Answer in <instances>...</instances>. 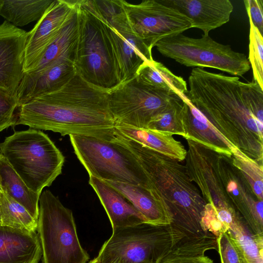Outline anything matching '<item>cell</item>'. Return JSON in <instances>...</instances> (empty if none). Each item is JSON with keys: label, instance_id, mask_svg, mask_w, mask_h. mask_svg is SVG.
Wrapping results in <instances>:
<instances>
[{"label": "cell", "instance_id": "obj_1", "mask_svg": "<svg viewBox=\"0 0 263 263\" xmlns=\"http://www.w3.org/2000/svg\"><path fill=\"white\" fill-rule=\"evenodd\" d=\"M189 101L239 151L262 165L263 88L253 80L194 68L189 77Z\"/></svg>", "mask_w": 263, "mask_h": 263}, {"label": "cell", "instance_id": "obj_2", "mask_svg": "<svg viewBox=\"0 0 263 263\" xmlns=\"http://www.w3.org/2000/svg\"><path fill=\"white\" fill-rule=\"evenodd\" d=\"M107 96V91L88 83L77 73L60 89L21 105L15 125L111 141L115 123Z\"/></svg>", "mask_w": 263, "mask_h": 263}, {"label": "cell", "instance_id": "obj_3", "mask_svg": "<svg viewBox=\"0 0 263 263\" xmlns=\"http://www.w3.org/2000/svg\"><path fill=\"white\" fill-rule=\"evenodd\" d=\"M185 168L206 203L238 214L255 234L263 236V202L232 155L186 140Z\"/></svg>", "mask_w": 263, "mask_h": 263}, {"label": "cell", "instance_id": "obj_4", "mask_svg": "<svg viewBox=\"0 0 263 263\" xmlns=\"http://www.w3.org/2000/svg\"><path fill=\"white\" fill-rule=\"evenodd\" d=\"M113 140L126 147L136 157L151 190L171 213L172 224L189 235L208 233L203 231L201 225L206 203L191 180L185 166L116 130Z\"/></svg>", "mask_w": 263, "mask_h": 263}, {"label": "cell", "instance_id": "obj_5", "mask_svg": "<svg viewBox=\"0 0 263 263\" xmlns=\"http://www.w3.org/2000/svg\"><path fill=\"white\" fill-rule=\"evenodd\" d=\"M0 155L33 192L41 195L62 173L64 156L47 135L29 128L16 131L0 144Z\"/></svg>", "mask_w": 263, "mask_h": 263}, {"label": "cell", "instance_id": "obj_6", "mask_svg": "<svg viewBox=\"0 0 263 263\" xmlns=\"http://www.w3.org/2000/svg\"><path fill=\"white\" fill-rule=\"evenodd\" d=\"M79 34L74 63L88 83L109 91L120 84L107 28L82 0H79Z\"/></svg>", "mask_w": 263, "mask_h": 263}, {"label": "cell", "instance_id": "obj_7", "mask_svg": "<svg viewBox=\"0 0 263 263\" xmlns=\"http://www.w3.org/2000/svg\"><path fill=\"white\" fill-rule=\"evenodd\" d=\"M188 235L172 224L142 223L116 228L103 245L97 258L100 263L117 259L121 263H157Z\"/></svg>", "mask_w": 263, "mask_h": 263}, {"label": "cell", "instance_id": "obj_8", "mask_svg": "<svg viewBox=\"0 0 263 263\" xmlns=\"http://www.w3.org/2000/svg\"><path fill=\"white\" fill-rule=\"evenodd\" d=\"M37 234L42 263H86L90 257L82 248L72 212L49 190L40 195Z\"/></svg>", "mask_w": 263, "mask_h": 263}, {"label": "cell", "instance_id": "obj_9", "mask_svg": "<svg viewBox=\"0 0 263 263\" xmlns=\"http://www.w3.org/2000/svg\"><path fill=\"white\" fill-rule=\"evenodd\" d=\"M69 137L75 154L89 176L151 189L140 164L123 145L89 136Z\"/></svg>", "mask_w": 263, "mask_h": 263}, {"label": "cell", "instance_id": "obj_10", "mask_svg": "<svg viewBox=\"0 0 263 263\" xmlns=\"http://www.w3.org/2000/svg\"><path fill=\"white\" fill-rule=\"evenodd\" d=\"M155 46L163 55L186 67L213 68L238 77L251 68L245 54L217 42L209 35L195 39L181 33L160 40Z\"/></svg>", "mask_w": 263, "mask_h": 263}, {"label": "cell", "instance_id": "obj_11", "mask_svg": "<svg viewBox=\"0 0 263 263\" xmlns=\"http://www.w3.org/2000/svg\"><path fill=\"white\" fill-rule=\"evenodd\" d=\"M109 112L116 124L146 128L149 122L165 111L177 95L156 88L137 76L108 91Z\"/></svg>", "mask_w": 263, "mask_h": 263}, {"label": "cell", "instance_id": "obj_12", "mask_svg": "<svg viewBox=\"0 0 263 263\" xmlns=\"http://www.w3.org/2000/svg\"><path fill=\"white\" fill-rule=\"evenodd\" d=\"M123 3L132 31L152 49L159 41L192 28L189 18L161 0Z\"/></svg>", "mask_w": 263, "mask_h": 263}, {"label": "cell", "instance_id": "obj_13", "mask_svg": "<svg viewBox=\"0 0 263 263\" xmlns=\"http://www.w3.org/2000/svg\"><path fill=\"white\" fill-rule=\"evenodd\" d=\"M79 0H53L28 32L24 60V73L30 71L47 47L76 11Z\"/></svg>", "mask_w": 263, "mask_h": 263}, {"label": "cell", "instance_id": "obj_14", "mask_svg": "<svg viewBox=\"0 0 263 263\" xmlns=\"http://www.w3.org/2000/svg\"><path fill=\"white\" fill-rule=\"evenodd\" d=\"M28 32L4 21L0 25V89L12 96L24 76Z\"/></svg>", "mask_w": 263, "mask_h": 263}, {"label": "cell", "instance_id": "obj_15", "mask_svg": "<svg viewBox=\"0 0 263 263\" xmlns=\"http://www.w3.org/2000/svg\"><path fill=\"white\" fill-rule=\"evenodd\" d=\"M106 25L121 84L136 77L144 63L154 60L152 49L130 27L117 30Z\"/></svg>", "mask_w": 263, "mask_h": 263}, {"label": "cell", "instance_id": "obj_16", "mask_svg": "<svg viewBox=\"0 0 263 263\" xmlns=\"http://www.w3.org/2000/svg\"><path fill=\"white\" fill-rule=\"evenodd\" d=\"M76 74L73 61L67 58L56 60L40 71L24 73L15 95L18 107L60 89Z\"/></svg>", "mask_w": 263, "mask_h": 263}, {"label": "cell", "instance_id": "obj_17", "mask_svg": "<svg viewBox=\"0 0 263 263\" xmlns=\"http://www.w3.org/2000/svg\"><path fill=\"white\" fill-rule=\"evenodd\" d=\"M189 18L205 35L228 23L233 10L229 0H161Z\"/></svg>", "mask_w": 263, "mask_h": 263}, {"label": "cell", "instance_id": "obj_18", "mask_svg": "<svg viewBox=\"0 0 263 263\" xmlns=\"http://www.w3.org/2000/svg\"><path fill=\"white\" fill-rule=\"evenodd\" d=\"M42 256L37 233L0 224V263H39Z\"/></svg>", "mask_w": 263, "mask_h": 263}, {"label": "cell", "instance_id": "obj_19", "mask_svg": "<svg viewBox=\"0 0 263 263\" xmlns=\"http://www.w3.org/2000/svg\"><path fill=\"white\" fill-rule=\"evenodd\" d=\"M89 183L104 207L112 230L146 223L131 202L117 190L91 176H89Z\"/></svg>", "mask_w": 263, "mask_h": 263}, {"label": "cell", "instance_id": "obj_20", "mask_svg": "<svg viewBox=\"0 0 263 263\" xmlns=\"http://www.w3.org/2000/svg\"><path fill=\"white\" fill-rule=\"evenodd\" d=\"M181 99L184 105L183 122L186 140H191L216 152L229 155H232L238 149L219 133L185 95Z\"/></svg>", "mask_w": 263, "mask_h": 263}, {"label": "cell", "instance_id": "obj_21", "mask_svg": "<svg viewBox=\"0 0 263 263\" xmlns=\"http://www.w3.org/2000/svg\"><path fill=\"white\" fill-rule=\"evenodd\" d=\"M103 181L125 196L143 216L146 223L156 226H167L172 223L171 213L151 189L141 185Z\"/></svg>", "mask_w": 263, "mask_h": 263}, {"label": "cell", "instance_id": "obj_22", "mask_svg": "<svg viewBox=\"0 0 263 263\" xmlns=\"http://www.w3.org/2000/svg\"><path fill=\"white\" fill-rule=\"evenodd\" d=\"M115 129L123 136L178 161L185 160L186 150L173 135L147 128L116 124Z\"/></svg>", "mask_w": 263, "mask_h": 263}, {"label": "cell", "instance_id": "obj_23", "mask_svg": "<svg viewBox=\"0 0 263 263\" xmlns=\"http://www.w3.org/2000/svg\"><path fill=\"white\" fill-rule=\"evenodd\" d=\"M79 28L78 3L77 9L73 15L62 28L53 42L47 47L37 63L28 72L40 71L62 58H67L74 62Z\"/></svg>", "mask_w": 263, "mask_h": 263}, {"label": "cell", "instance_id": "obj_24", "mask_svg": "<svg viewBox=\"0 0 263 263\" xmlns=\"http://www.w3.org/2000/svg\"><path fill=\"white\" fill-rule=\"evenodd\" d=\"M0 185L10 197L24 206L37 220L40 195L31 191L6 160L0 155Z\"/></svg>", "mask_w": 263, "mask_h": 263}, {"label": "cell", "instance_id": "obj_25", "mask_svg": "<svg viewBox=\"0 0 263 263\" xmlns=\"http://www.w3.org/2000/svg\"><path fill=\"white\" fill-rule=\"evenodd\" d=\"M137 77L148 85L174 93L180 98L187 92L186 82L182 77L175 75L162 63L154 60L144 63Z\"/></svg>", "mask_w": 263, "mask_h": 263}, {"label": "cell", "instance_id": "obj_26", "mask_svg": "<svg viewBox=\"0 0 263 263\" xmlns=\"http://www.w3.org/2000/svg\"><path fill=\"white\" fill-rule=\"evenodd\" d=\"M53 0H0V15L14 26L23 27L42 16Z\"/></svg>", "mask_w": 263, "mask_h": 263}, {"label": "cell", "instance_id": "obj_27", "mask_svg": "<svg viewBox=\"0 0 263 263\" xmlns=\"http://www.w3.org/2000/svg\"><path fill=\"white\" fill-rule=\"evenodd\" d=\"M227 232L247 263H263V236L253 233L240 216L236 218Z\"/></svg>", "mask_w": 263, "mask_h": 263}, {"label": "cell", "instance_id": "obj_28", "mask_svg": "<svg viewBox=\"0 0 263 263\" xmlns=\"http://www.w3.org/2000/svg\"><path fill=\"white\" fill-rule=\"evenodd\" d=\"M0 224L36 232L37 220L32 216L24 206L10 197L1 188Z\"/></svg>", "mask_w": 263, "mask_h": 263}, {"label": "cell", "instance_id": "obj_29", "mask_svg": "<svg viewBox=\"0 0 263 263\" xmlns=\"http://www.w3.org/2000/svg\"><path fill=\"white\" fill-rule=\"evenodd\" d=\"M184 105L181 98L175 100L163 112L153 119L147 129L164 133L186 136L184 125Z\"/></svg>", "mask_w": 263, "mask_h": 263}, {"label": "cell", "instance_id": "obj_30", "mask_svg": "<svg viewBox=\"0 0 263 263\" xmlns=\"http://www.w3.org/2000/svg\"><path fill=\"white\" fill-rule=\"evenodd\" d=\"M123 1L85 0V3L108 26L120 30L130 27Z\"/></svg>", "mask_w": 263, "mask_h": 263}, {"label": "cell", "instance_id": "obj_31", "mask_svg": "<svg viewBox=\"0 0 263 263\" xmlns=\"http://www.w3.org/2000/svg\"><path fill=\"white\" fill-rule=\"evenodd\" d=\"M238 216H240L230 210L206 203L201 217V227L204 232L217 237L227 232Z\"/></svg>", "mask_w": 263, "mask_h": 263}, {"label": "cell", "instance_id": "obj_32", "mask_svg": "<svg viewBox=\"0 0 263 263\" xmlns=\"http://www.w3.org/2000/svg\"><path fill=\"white\" fill-rule=\"evenodd\" d=\"M232 157L234 164L242 171L249 180L256 194L263 199L262 165L249 158L239 149L233 153Z\"/></svg>", "mask_w": 263, "mask_h": 263}, {"label": "cell", "instance_id": "obj_33", "mask_svg": "<svg viewBox=\"0 0 263 263\" xmlns=\"http://www.w3.org/2000/svg\"><path fill=\"white\" fill-rule=\"evenodd\" d=\"M250 23L249 57L248 58L253 71V80L263 88V36Z\"/></svg>", "mask_w": 263, "mask_h": 263}, {"label": "cell", "instance_id": "obj_34", "mask_svg": "<svg viewBox=\"0 0 263 263\" xmlns=\"http://www.w3.org/2000/svg\"><path fill=\"white\" fill-rule=\"evenodd\" d=\"M216 243L221 263H247L241 252L227 232L217 236Z\"/></svg>", "mask_w": 263, "mask_h": 263}, {"label": "cell", "instance_id": "obj_35", "mask_svg": "<svg viewBox=\"0 0 263 263\" xmlns=\"http://www.w3.org/2000/svg\"><path fill=\"white\" fill-rule=\"evenodd\" d=\"M17 107L15 97L0 89V132L15 125L14 111Z\"/></svg>", "mask_w": 263, "mask_h": 263}, {"label": "cell", "instance_id": "obj_36", "mask_svg": "<svg viewBox=\"0 0 263 263\" xmlns=\"http://www.w3.org/2000/svg\"><path fill=\"white\" fill-rule=\"evenodd\" d=\"M248 17L261 34L263 33V1H243Z\"/></svg>", "mask_w": 263, "mask_h": 263}, {"label": "cell", "instance_id": "obj_37", "mask_svg": "<svg viewBox=\"0 0 263 263\" xmlns=\"http://www.w3.org/2000/svg\"><path fill=\"white\" fill-rule=\"evenodd\" d=\"M157 263H214L209 257L198 255L168 254Z\"/></svg>", "mask_w": 263, "mask_h": 263}, {"label": "cell", "instance_id": "obj_38", "mask_svg": "<svg viewBox=\"0 0 263 263\" xmlns=\"http://www.w3.org/2000/svg\"><path fill=\"white\" fill-rule=\"evenodd\" d=\"M88 263H99V260L97 257L91 260L89 262H88Z\"/></svg>", "mask_w": 263, "mask_h": 263}, {"label": "cell", "instance_id": "obj_39", "mask_svg": "<svg viewBox=\"0 0 263 263\" xmlns=\"http://www.w3.org/2000/svg\"><path fill=\"white\" fill-rule=\"evenodd\" d=\"M99 263H100L99 262ZM108 263H121V261L118 259H115L111 262H108Z\"/></svg>", "mask_w": 263, "mask_h": 263}, {"label": "cell", "instance_id": "obj_40", "mask_svg": "<svg viewBox=\"0 0 263 263\" xmlns=\"http://www.w3.org/2000/svg\"><path fill=\"white\" fill-rule=\"evenodd\" d=\"M1 187L0 185V220H1Z\"/></svg>", "mask_w": 263, "mask_h": 263}]
</instances>
